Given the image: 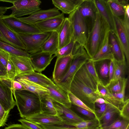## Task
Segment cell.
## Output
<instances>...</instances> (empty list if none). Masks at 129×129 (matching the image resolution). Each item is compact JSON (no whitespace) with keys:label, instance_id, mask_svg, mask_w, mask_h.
Segmentation results:
<instances>
[{"label":"cell","instance_id":"obj_28","mask_svg":"<svg viewBox=\"0 0 129 129\" xmlns=\"http://www.w3.org/2000/svg\"><path fill=\"white\" fill-rule=\"evenodd\" d=\"M83 0H52L53 4L64 14H70L80 5Z\"/></svg>","mask_w":129,"mask_h":129},{"label":"cell","instance_id":"obj_45","mask_svg":"<svg viewBox=\"0 0 129 129\" xmlns=\"http://www.w3.org/2000/svg\"><path fill=\"white\" fill-rule=\"evenodd\" d=\"M124 79L118 80L115 83L107 87L111 93L112 94L118 93L121 91L122 87L123 81Z\"/></svg>","mask_w":129,"mask_h":129},{"label":"cell","instance_id":"obj_27","mask_svg":"<svg viewBox=\"0 0 129 129\" xmlns=\"http://www.w3.org/2000/svg\"><path fill=\"white\" fill-rule=\"evenodd\" d=\"M120 111L110 104H107L106 109L99 119L102 128L111 124L120 116Z\"/></svg>","mask_w":129,"mask_h":129},{"label":"cell","instance_id":"obj_51","mask_svg":"<svg viewBox=\"0 0 129 129\" xmlns=\"http://www.w3.org/2000/svg\"><path fill=\"white\" fill-rule=\"evenodd\" d=\"M11 87L12 90L21 91L26 90L24 86L19 81L14 80L11 82Z\"/></svg>","mask_w":129,"mask_h":129},{"label":"cell","instance_id":"obj_56","mask_svg":"<svg viewBox=\"0 0 129 129\" xmlns=\"http://www.w3.org/2000/svg\"><path fill=\"white\" fill-rule=\"evenodd\" d=\"M0 40L4 42L9 44L8 41L5 39L3 36L0 33Z\"/></svg>","mask_w":129,"mask_h":129},{"label":"cell","instance_id":"obj_3","mask_svg":"<svg viewBox=\"0 0 129 129\" xmlns=\"http://www.w3.org/2000/svg\"><path fill=\"white\" fill-rule=\"evenodd\" d=\"M12 91L21 117L25 118L41 112L39 97L26 90Z\"/></svg>","mask_w":129,"mask_h":129},{"label":"cell","instance_id":"obj_22","mask_svg":"<svg viewBox=\"0 0 129 129\" xmlns=\"http://www.w3.org/2000/svg\"><path fill=\"white\" fill-rule=\"evenodd\" d=\"M108 39L114 59L118 61H125V58L122 48L115 33L110 30Z\"/></svg>","mask_w":129,"mask_h":129},{"label":"cell","instance_id":"obj_11","mask_svg":"<svg viewBox=\"0 0 129 129\" xmlns=\"http://www.w3.org/2000/svg\"><path fill=\"white\" fill-rule=\"evenodd\" d=\"M0 103L7 112H10L16 105L10 81L0 80Z\"/></svg>","mask_w":129,"mask_h":129},{"label":"cell","instance_id":"obj_20","mask_svg":"<svg viewBox=\"0 0 129 129\" xmlns=\"http://www.w3.org/2000/svg\"><path fill=\"white\" fill-rule=\"evenodd\" d=\"M58 34L59 50L69 44L73 36V30L68 18H65L59 30Z\"/></svg>","mask_w":129,"mask_h":129},{"label":"cell","instance_id":"obj_46","mask_svg":"<svg viewBox=\"0 0 129 129\" xmlns=\"http://www.w3.org/2000/svg\"><path fill=\"white\" fill-rule=\"evenodd\" d=\"M73 105L74 106V108L76 111L82 114L90 119L98 118L96 115L93 113L80 107Z\"/></svg>","mask_w":129,"mask_h":129},{"label":"cell","instance_id":"obj_18","mask_svg":"<svg viewBox=\"0 0 129 129\" xmlns=\"http://www.w3.org/2000/svg\"><path fill=\"white\" fill-rule=\"evenodd\" d=\"M10 58L15 67L16 76L20 74L35 72L30 58L10 54Z\"/></svg>","mask_w":129,"mask_h":129},{"label":"cell","instance_id":"obj_38","mask_svg":"<svg viewBox=\"0 0 129 129\" xmlns=\"http://www.w3.org/2000/svg\"><path fill=\"white\" fill-rule=\"evenodd\" d=\"M67 94L69 100L72 104L87 110L95 114L94 111L88 107L82 101L70 91H69Z\"/></svg>","mask_w":129,"mask_h":129},{"label":"cell","instance_id":"obj_12","mask_svg":"<svg viewBox=\"0 0 129 129\" xmlns=\"http://www.w3.org/2000/svg\"><path fill=\"white\" fill-rule=\"evenodd\" d=\"M74 55L72 53L57 57L52 74V80L55 84L64 76L71 65Z\"/></svg>","mask_w":129,"mask_h":129},{"label":"cell","instance_id":"obj_23","mask_svg":"<svg viewBox=\"0 0 129 129\" xmlns=\"http://www.w3.org/2000/svg\"><path fill=\"white\" fill-rule=\"evenodd\" d=\"M44 86L49 90L50 93L48 95L53 100L71 108L72 104L65 91L56 85Z\"/></svg>","mask_w":129,"mask_h":129},{"label":"cell","instance_id":"obj_41","mask_svg":"<svg viewBox=\"0 0 129 129\" xmlns=\"http://www.w3.org/2000/svg\"><path fill=\"white\" fill-rule=\"evenodd\" d=\"M7 71L9 79L11 82L14 80L16 76L15 67L10 60V57L7 67Z\"/></svg>","mask_w":129,"mask_h":129},{"label":"cell","instance_id":"obj_50","mask_svg":"<svg viewBox=\"0 0 129 129\" xmlns=\"http://www.w3.org/2000/svg\"><path fill=\"white\" fill-rule=\"evenodd\" d=\"M0 80L2 81H10L9 79L6 69L0 61Z\"/></svg>","mask_w":129,"mask_h":129},{"label":"cell","instance_id":"obj_34","mask_svg":"<svg viewBox=\"0 0 129 129\" xmlns=\"http://www.w3.org/2000/svg\"><path fill=\"white\" fill-rule=\"evenodd\" d=\"M40 99L41 113L48 115H57V112L53 103V100L49 95L43 96Z\"/></svg>","mask_w":129,"mask_h":129},{"label":"cell","instance_id":"obj_29","mask_svg":"<svg viewBox=\"0 0 129 129\" xmlns=\"http://www.w3.org/2000/svg\"><path fill=\"white\" fill-rule=\"evenodd\" d=\"M41 51L55 54L59 50L58 34L56 31L51 32L50 36L41 47Z\"/></svg>","mask_w":129,"mask_h":129},{"label":"cell","instance_id":"obj_21","mask_svg":"<svg viewBox=\"0 0 129 129\" xmlns=\"http://www.w3.org/2000/svg\"><path fill=\"white\" fill-rule=\"evenodd\" d=\"M96 92L100 97L104 99L120 111L125 102H123L113 96L102 81L97 83Z\"/></svg>","mask_w":129,"mask_h":129},{"label":"cell","instance_id":"obj_36","mask_svg":"<svg viewBox=\"0 0 129 129\" xmlns=\"http://www.w3.org/2000/svg\"><path fill=\"white\" fill-rule=\"evenodd\" d=\"M129 120L121 117L120 116L108 126L102 128V129H115L118 128H129Z\"/></svg>","mask_w":129,"mask_h":129},{"label":"cell","instance_id":"obj_15","mask_svg":"<svg viewBox=\"0 0 129 129\" xmlns=\"http://www.w3.org/2000/svg\"><path fill=\"white\" fill-rule=\"evenodd\" d=\"M60 13L58 9L54 8L46 10H40L28 17L18 18L26 23L35 25L38 22L57 16Z\"/></svg>","mask_w":129,"mask_h":129},{"label":"cell","instance_id":"obj_8","mask_svg":"<svg viewBox=\"0 0 129 129\" xmlns=\"http://www.w3.org/2000/svg\"><path fill=\"white\" fill-rule=\"evenodd\" d=\"M0 18L7 26L18 34H30L42 33L35 25L26 23L18 18L4 15Z\"/></svg>","mask_w":129,"mask_h":129},{"label":"cell","instance_id":"obj_25","mask_svg":"<svg viewBox=\"0 0 129 129\" xmlns=\"http://www.w3.org/2000/svg\"><path fill=\"white\" fill-rule=\"evenodd\" d=\"M17 78L25 79L43 86L56 85L53 81L45 75L41 73L35 72L18 75L15 79Z\"/></svg>","mask_w":129,"mask_h":129},{"label":"cell","instance_id":"obj_24","mask_svg":"<svg viewBox=\"0 0 129 129\" xmlns=\"http://www.w3.org/2000/svg\"><path fill=\"white\" fill-rule=\"evenodd\" d=\"M25 119L38 125H52L64 124L61 119L56 115L43 114L41 113L25 118Z\"/></svg>","mask_w":129,"mask_h":129},{"label":"cell","instance_id":"obj_52","mask_svg":"<svg viewBox=\"0 0 129 129\" xmlns=\"http://www.w3.org/2000/svg\"><path fill=\"white\" fill-rule=\"evenodd\" d=\"M4 129H28L21 124H13L10 125L6 127Z\"/></svg>","mask_w":129,"mask_h":129},{"label":"cell","instance_id":"obj_10","mask_svg":"<svg viewBox=\"0 0 129 129\" xmlns=\"http://www.w3.org/2000/svg\"><path fill=\"white\" fill-rule=\"evenodd\" d=\"M52 102L57 112V115L64 124L73 126L84 120L70 108L53 100Z\"/></svg>","mask_w":129,"mask_h":129},{"label":"cell","instance_id":"obj_39","mask_svg":"<svg viewBox=\"0 0 129 129\" xmlns=\"http://www.w3.org/2000/svg\"><path fill=\"white\" fill-rule=\"evenodd\" d=\"M101 125L98 118L89 120H84L79 123L74 124L72 126L78 128L96 127Z\"/></svg>","mask_w":129,"mask_h":129},{"label":"cell","instance_id":"obj_58","mask_svg":"<svg viewBox=\"0 0 129 129\" xmlns=\"http://www.w3.org/2000/svg\"><path fill=\"white\" fill-rule=\"evenodd\" d=\"M115 129H129V128H118Z\"/></svg>","mask_w":129,"mask_h":129},{"label":"cell","instance_id":"obj_55","mask_svg":"<svg viewBox=\"0 0 129 129\" xmlns=\"http://www.w3.org/2000/svg\"><path fill=\"white\" fill-rule=\"evenodd\" d=\"M9 8V7H0V17L4 15Z\"/></svg>","mask_w":129,"mask_h":129},{"label":"cell","instance_id":"obj_47","mask_svg":"<svg viewBox=\"0 0 129 129\" xmlns=\"http://www.w3.org/2000/svg\"><path fill=\"white\" fill-rule=\"evenodd\" d=\"M10 112L5 111L0 103V127L5 125Z\"/></svg>","mask_w":129,"mask_h":129},{"label":"cell","instance_id":"obj_33","mask_svg":"<svg viewBox=\"0 0 129 129\" xmlns=\"http://www.w3.org/2000/svg\"><path fill=\"white\" fill-rule=\"evenodd\" d=\"M107 1L113 16L123 21L125 16V7L121 4L119 0H109Z\"/></svg>","mask_w":129,"mask_h":129},{"label":"cell","instance_id":"obj_43","mask_svg":"<svg viewBox=\"0 0 129 129\" xmlns=\"http://www.w3.org/2000/svg\"><path fill=\"white\" fill-rule=\"evenodd\" d=\"M128 81V78H124L123 80L122 87L121 91L118 93H112L115 97L123 102L125 101V89Z\"/></svg>","mask_w":129,"mask_h":129},{"label":"cell","instance_id":"obj_40","mask_svg":"<svg viewBox=\"0 0 129 129\" xmlns=\"http://www.w3.org/2000/svg\"><path fill=\"white\" fill-rule=\"evenodd\" d=\"M110 60H106L101 61L99 68V73L101 77L104 79L107 78L109 76V62Z\"/></svg>","mask_w":129,"mask_h":129},{"label":"cell","instance_id":"obj_9","mask_svg":"<svg viewBox=\"0 0 129 129\" xmlns=\"http://www.w3.org/2000/svg\"><path fill=\"white\" fill-rule=\"evenodd\" d=\"M77 8L85 22L88 35L93 26L98 12L94 0H83Z\"/></svg>","mask_w":129,"mask_h":129},{"label":"cell","instance_id":"obj_16","mask_svg":"<svg viewBox=\"0 0 129 129\" xmlns=\"http://www.w3.org/2000/svg\"><path fill=\"white\" fill-rule=\"evenodd\" d=\"M64 14L46 19L36 23L35 25L43 33H49L59 30L64 19Z\"/></svg>","mask_w":129,"mask_h":129},{"label":"cell","instance_id":"obj_48","mask_svg":"<svg viewBox=\"0 0 129 129\" xmlns=\"http://www.w3.org/2000/svg\"><path fill=\"white\" fill-rule=\"evenodd\" d=\"M10 54L4 50H0V61L6 69Z\"/></svg>","mask_w":129,"mask_h":129},{"label":"cell","instance_id":"obj_44","mask_svg":"<svg viewBox=\"0 0 129 129\" xmlns=\"http://www.w3.org/2000/svg\"><path fill=\"white\" fill-rule=\"evenodd\" d=\"M125 103L120 112V116L125 119L129 120V99L125 100Z\"/></svg>","mask_w":129,"mask_h":129},{"label":"cell","instance_id":"obj_57","mask_svg":"<svg viewBox=\"0 0 129 129\" xmlns=\"http://www.w3.org/2000/svg\"><path fill=\"white\" fill-rule=\"evenodd\" d=\"M14 0H0V1H3V2H9L13 4L14 2Z\"/></svg>","mask_w":129,"mask_h":129},{"label":"cell","instance_id":"obj_4","mask_svg":"<svg viewBox=\"0 0 129 129\" xmlns=\"http://www.w3.org/2000/svg\"><path fill=\"white\" fill-rule=\"evenodd\" d=\"M89 58L84 46H82L74 55L71 65L67 73L56 85L67 93L70 90L71 85L74 77L78 69Z\"/></svg>","mask_w":129,"mask_h":129},{"label":"cell","instance_id":"obj_17","mask_svg":"<svg viewBox=\"0 0 129 129\" xmlns=\"http://www.w3.org/2000/svg\"><path fill=\"white\" fill-rule=\"evenodd\" d=\"M0 33L9 44L16 48L25 50L26 47L18 34L7 26L0 18Z\"/></svg>","mask_w":129,"mask_h":129},{"label":"cell","instance_id":"obj_6","mask_svg":"<svg viewBox=\"0 0 129 129\" xmlns=\"http://www.w3.org/2000/svg\"><path fill=\"white\" fill-rule=\"evenodd\" d=\"M42 2L39 0H14L12 7L9 9L12 11L11 14L6 15L9 17L17 18L23 16L31 15L41 10L40 6Z\"/></svg>","mask_w":129,"mask_h":129},{"label":"cell","instance_id":"obj_49","mask_svg":"<svg viewBox=\"0 0 129 129\" xmlns=\"http://www.w3.org/2000/svg\"><path fill=\"white\" fill-rule=\"evenodd\" d=\"M95 105L99 108V109L95 110V113L97 117L99 119L104 113L105 111L107 106V104H100L95 103Z\"/></svg>","mask_w":129,"mask_h":129},{"label":"cell","instance_id":"obj_54","mask_svg":"<svg viewBox=\"0 0 129 129\" xmlns=\"http://www.w3.org/2000/svg\"><path fill=\"white\" fill-rule=\"evenodd\" d=\"M95 103L100 104H109L108 102L101 98H99L96 99L95 101Z\"/></svg>","mask_w":129,"mask_h":129},{"label":"cell","instance_id":"obj_35","mask_svg":"<svg viewBox=\"0 0 129 129\" xmlns=\"http://www.w3.org/2000/svg\"><path fill=\"white\" fill-rule=\"evenodd\" d=\"M0 50L8 52L10 54L18 56H23L30 58V54L25 50L15 48L11 45L0 40Z\"/></svg>","mask_w":129,"mask_h":129},{"label":"cell","instance_id":"obj_2","mask_svg":"<svg viewBox=\"0 0 129 129\" xmlns=\"http://www.w3.org/2000/svg\"><path fill=\"white\" fill-rule=\"evenodd\" d=\"M110 30L108 24L98 12L94 25L88 34L84 46L90 58L95 55L103 46Z\"/></svg>","mask_w":129,"mask_h":129},{"label":"cell","instance_id":"obj_30","mask_svg":"<svg viewBox=\"0 0 129 129\" xmlns=\"http://www.w3.org/2000/svg\"><path fill=\"white\" fill-rule=\"evenodd\" d=\"M125 63V61L119 62L113 59L114 71L113 76L111 80L105 85L106 87H108L124 78Z\"/></svg>","mask_w":129,"mask_h":129},{"label":"cell","instance_id":"obj_32","mask_svg":"<svg viewBox=\"0 0 129 129\" xmlns=\"http://www.w3.org/2000/svg\"><path fill=\"white\" fill-rule=\"evenodd\" d=\"M82 46L75 40L73 36L70 42L59 49L53 56L54 57L56 56L57 57L63 56L71 53L74 55L77 52Z\"/></svg>","mask_w":129,"mask_h":129},{"label":"cell","instance_id":"obj_26","mask_svg":"<svg viewBox=\"0 0 129 129\" xmlns=\"http://www.w3.org/2000/svg\"><path fill=\"white\" fill-rule=\"evenodd\" d=\"M15 80L23 85L26 90L34 93L40 98L49 95V90L44 86L25 79L17 78Z\"/></svg>","mask_w":129,"mask_h":129},{"label":"cell","instance_id":"obj_37","mask_svg":"<svg viewBox=\"0 0 129 129\" xmlns=\"http://www.w3.org/2000/svg\"><path fill=\"white\" fill-rule=\"evenodd\" d=\"M85 65L87 71L97 83L102 81L97 72L94 62L89 58L85 63Z\"/></svg>","mask_w":129,"mask_h":129},{"label":"cell","instance_id":"obj_14","mask_svg":"<svg viewBox=\"0 0 129 129\" xmlns=\"http://www.w3.org/2000/svg\"><path fill=\"white\" fill-rule=\"evenodd\" d=\"M30 55V59L34 70L38 73L44 70L54 57L52 54L42 51Z\"/></svg>","mask_w":129,"mask_h":129},{"label":"cell","instance_id":"obj_13","mask_svg":"<svg viewBox=\"0 0 129 129\" xmlns=\"http://www.w3.org/2000/svg\"><path fill=\"white\" fill-rule=\"evenodd\" d=\"M116 35L120 42L126 59L127 66L129 65V35L127 34L122 21L113 16Z\"/></svg>","mask_w":129,"mask_h":129},{"label":"cell","instance_id":"obj_19","mask_svg":"<svg viewBox=\"0 0 129 129\" xmlns=\"http://www.w3.org/2000/svg\"><path fill=\"white\" fill-rule=\"evenodd\" d=\"M98 12L108 24L111 30L115 33V26L113 15L107 0H94Z\"/></svg>","mask_w":129,"mask_h":129},{"label":"cell","instance_id":"obj_1","mask_svg":"<svg viewBox=\"0 0 129 129\" xmlns=\"http://www.w3.org/2000/svg\"><path fill=\"white\" fill-rule=\"evenodd\" d=\"M85 63L75 74L70 91L94 112L95 101L100 97L96 92L97 83L87 71Z\"/></svg>","mask_w":129,"mask_h":129},{"label":"cell","instance_id":"obj_31","mask_svg":"<svg viewBox=\"0 0 129 129\" xmlns=\"http://www.w3.org/2000/svg\"><path fill=\"white\" fill-rule=\"evenodd\" d=\"M90 59L95 63L106 60L114 59L108 43V36L102 47L95 55Z\"/></svg>","mask_w":129,"mask_h":129},{"label":"cell","instance_id":"obj_7","mask_svg":"<svg viewBox=\"0 0 129 129\" xmlns=\"http://www.w3.org/2000/svg\"><path fill=\"white\" fill-rule=\"evenodd\" d=\"M51 33L42 32L30 34H18V35L26 46L25 51L32 54L41 51V46Z\"/></svg>","mask_w":129,"mask_h":129},{"label":"cell","instance_id":"obj_5","mask_svg":"<svg viewBox=\"0 0 129 129\" xmlns=\"http://www.w3.org/2000/svg\"><path fill=\"white\" fill-rule=\"evenodd\" d=\"M68 18L72 27L74 39L84 47L88 34L85 22L77 8L69 14Z\"/></svg>","mask_w":129,"mask_h":129},{"label":"cell","instance_id":"obj_53","mask_svg":"<svg viewBox=\"0 0 129 129\" xmlns=\"http://www.w3.org/2000/svg\"><path fill=\"white\" fill-rule=\"evenodd\" d=\"M113 59L110 60L109 62V81H110L111 80L113 74L114 68L113 63Z\"/></svg>","mask_w":129,"mask_h":129},{"label":"cell","instance_id":"obj_42","mask_svg":"<svg viewBox=\"0 0 129 129\" xmlns=\"http://www.w3.org/2000/svg\"><path fill=\"white\" fill-rule=\"evenodd\" d=\"M18 121L21 124L28 129H44L39 125L25 118L20 119Z\"/></svg>","mask_w":129,"mask_h":129}]
</instances>
